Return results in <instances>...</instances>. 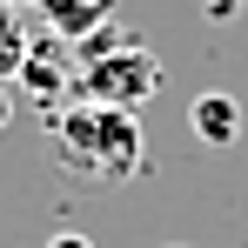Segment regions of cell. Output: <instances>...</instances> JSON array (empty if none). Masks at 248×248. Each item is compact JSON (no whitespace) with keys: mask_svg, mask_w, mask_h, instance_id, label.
<instances>
[{"mask_svg":"<svg viewBox=\"0 0 248 248\" xmlns=\"http://www.w3.org/2000/svg\"><path fill=\"white\" fill-rule=\"evenodd\" d=\"M54 161L81 188H127L141 174V161H148V141H141L134 114L74 101L67 114H54Z\"/></svg>","mask_w":248,"mask_h":248,"instance_id":"1","label":"cell"},{"mask_svg":"<svg viewBox=\"0 0 248 248\" xmlns=\"http://www.w3.org/2000/svg\"><path fill=\"white\" fill-rule=\"evenodd\" d=\"M188 127H195L202 148H235V141H242V101H235V94H195Z\"/></svg>","mask_w":248,"mask_h":248,"instance_id":"5","label":"cell"},{"mask_svg":"<svg viewBox=\"0 0 248 248\" xmlns=\"http://www.w3.org/2000/svg\"><path fill=\"white\" fill-rule=\"evenodd\" d=\"M41 20H47V34H61L67 47H81L87 34H101L114 20V0H41Z\"/></svg>","mask_w":248,"mask_h":248,"instance_id":"4","label":"cell"},{"mask_svg":"<svg viewBox=\"0 0 248 248\" xmlns=\"http://www.w3.org/2000/svg\"><path fill=\"white\" fill-rule=\"evenodd\" d=\"M47 248H94V242H87V235H74V228H67V235H54V242H47Z\"/></svg>","mask_w":248,"mask_h":248,"instance_id":"8","label":"cell"},{"mask_svg":"<svg viewBox=\"0 0 248 248\" xmlns=\"http://www.w3.org/2000/svg\"><path fill=\"white\" fill-rule=\"evenodd\" d=\"M20 87H27V101L47 108V114H61V101L81 94V67L67 61V41H61V34H34L27 61H20Z\"/></svg>","mask_w":248,"mask_h":248,"instance_id":"3","label":"cell"},{"mask_svg":"<svg viewBox=\"0 0 248 248\" xmlns=\"http://www.w3.org/2000/svg\"><path fill=\"white\" fill-rule=\"evenodd\" d=\"M155 87H161V61H155V47L141 34H127V27L108 20L101 34L81 41V101L134 114L141 101H155Z\"/></svg>","mask_w":248,"mask_h":248,"instance_id":"2","label":"cell"},{"mask_svg":"<svg viewBox=\"0 0 248 248\" xmlns=\"http://www.w3.org/2000/svg\"><path fill=\"white\" fill-rule=\"evenodd\" d=\"M242 7H248V0H208V20H235Z\"/></svg>","mask_w":248,"mask_h":248,"instance_id":"7","label":"cell"},{"mask_svg":"<svg viewBox=\"0 0 248 248\" xmlns=\"http://www.w3.org/2000/svg\"><path fill=\"white\" fill-rule=\"evenodd\" d=\"M7 121H14V94L0 87V134H7Z\"/></svg>","mask_w":248,"mask_h":248,"instance_id":"9","label":"cell"},{"mask_svg":"<svg viewBox=\"0 0 248 248\" xmlns=\"http://www.w3.org/2000/svg\"><path fill=\"white\" fill-rule=\"evenodd\" d=\"M27 47H34V34L20 27V7H7V0H0V81H20Z\"/></svg>","mask_w":248,"mask_h":248,"instance_id":"6","label":"cell"}]
</instances>
